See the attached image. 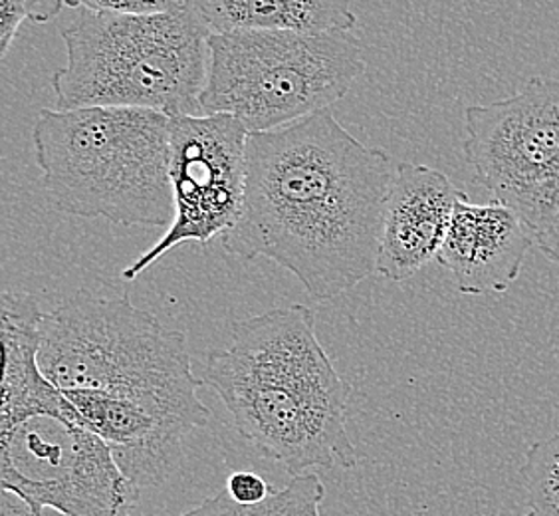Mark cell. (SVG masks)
I'll list each match as a JSON object with an SVG mask.
<instances>
[{
	"label": "cell",
	"instance_id": "obj_14",
	"mask_svg": "<svg viewBox=\"0 0 559 516\" xmlns=\"http://www.w3.org/2000/svg\"><path fill=\"white\" fill-rule=\"evenodd\" d=\"M323 499L322 479L316 473H306L292 477L290 483L274 491L262 505L240 506L226 493H218L181 516H322Z\"/></svg>",
	"mask_w": 559,
	"mask_h": 516
},
{
	"label": "cell",
	"instance_id": "obj_16",
	"mask_svg": "<svg viewBox=\"0 0 559 516\" xmlns=\"http://www.w3.org/2000/svg\"><path fill=\"white\" fill-rule=\"evenodd\" d=\"M64 7L60 0H0V60L9 55L22 22L55 21Z\"/></svg>",
	"mask_w": 559,
	"mask_h": 516
},
{
	"label": "cell",
	"instance_id": "obj_12",
	"mask_svg": "<svg viewBox=\"0 0 559 516\" xmlns=\"http://www.w3.org/2000/svg\"><path fill=\"white\" fill-rule=\"evenodd\" d=\"M43 318L44 314L33 294H2L0 340L4 352V370L0 431H9L36 415H56L82 423L72 401L44 376L38 364Z\"/></svg>",
	"mask_w": 559,
	"mask_h": 516
},
{
	"label": "cell",
	"instance_id": "obj_6",
	"mask_svg": "<svg viewBox=\"0 0 559 516\" xmlns=\"http://www.w3.org/2000/svg\"><path fill=\"white\" fill-rule=\"evenodd\" d=\"M354 33L211 34L203 116H233L248 136L325 112L366 72Z\"/></svg>",
	"mask_w": 559,
	"mask_h": 516
},
{
	"label": "cell",
	"instance_id": "obj_4",
	"mask_svg": "<svg viewBox=\"0 0 559 516\" xmlns=\"http://www.w3.org/2000/svg\"><path fill=\"white\" fill-rule=\"evenodd\" d=\"M78 11L62 28L66 64L52 75L56 109L133 108L167 118L203 116L201 96L209 72V38L197 2L181 0L173 11L119 16Z\"/></svg>",
	"mask_w": 559,
	"mask_h": 516
},
{
	"label": "cell",
	"instance_id": "obj_3",
	"mask_svg": "<svg viewBox=\"0 0 559 516\" xmlns=\"http://www.w3.org/2000/svg\"><path fill=\"white\" fill-rule=\"evenodd\" d=\"M38 364L62 394L131 399L189 433L211 420L185 333L165 328L128 296L80 289L44 314Z\"/></svg>",
	"mask_w": 559,
	"mask_h": 516
},
{
	"label": "cell",
	"instance_id": "obj_8",
	"mask_svg": "<svg viewBox=\"0 0 559 516\" xmlns=\"http://www.w3.org/2000/svg\"><path fill=\"white\" fill-rule=\"evenodd\" d=\"M0 484L34 513L66 516H131L140 499L108 443L56 415L0 431Z\"/></svg>",
	"mask_w": 559,
	"mask_h": 516
},
{
	"label": "cell",
	"instance_id": "obj_15",
	"mask_svg": "<svg viewBox=\"0 0 559 516\" xmlns=\"http://www.w3.org/2000/svg\"><path fill=\"white\" fill-rule=\"evenodd\" d=\"M526 516H559V433L536 442L522 467Z\"/></svg>",
	"mask_w": 559,
	"mask_h": 516
},
{
	"label": "cell",
	"instance_id": "obj_20",
	"mask_svg": "<svg viewBox=\"0 0 559 516\" xmlns=\"http://www.w3.org/2000/svg\"><path fill=\"white\" fill-rule=\"evenodd\" d=\"M536 245L546 257L556 262L559 267V213L554 216V221L549 223L548 228L536 237Z\"/></svg>",
	"mask_w": 559,
	"mask_h": 516
},
{
	"label": "cell",
	"instance_id": "obj_1",
	"mask_svg": "<svg viewBox=\"0 0 559 516\" xmlns=\"http://www.w3.org/2000/svg\"><path fill=\"white\" fill-rule=\"evenodd\" d=\"M397 163L330 109L248 136L245 207L223 247L242 260H274L313 301H334L377 272Z\"/></svg>",
	"mask_w": 559,
	"mask_h": 516
},
{
	"label": "cell",
	"instance_id": "obj_19",
	"mask_svg": "<svg viewBox=\"0 0 559 516\" xmlns=\"http://www.w3.org/2000/svg\"><path fill=\"white\" fill-rule=\"evenodd\" d=\"M0 516H66L58 513L55 508H44L43 513H34L31 506L26 505L22 499L12 495L9 491L0 493Z\"/></svg>",
	"mask_w": 559,
	"mask_h": 516
},
{
	"label": "cell",
	"instance_id": "obj_2",
	"mask_svg": "<svg viewBox=\"0 0 559 516\" xmlns=\"http://www.w3.org/2000/svg\"><path fill=\"white\" fill-rule=\"evenodd\" d=\"M233 344L206 352L205 386L233 415L238 435L292 477L310 469H354L347 431L354 387L337 374L304 304L230 326Z\"/></svg>",
	"mask_w": 559,
	"mask_h": 516
},
{
	"label": "cell",
	"instance_id": "obj_7",
	"mask_svg": "<svg viewBox=\"0 0 559 516\" xmlns=\"http://www.w3.org/2000/svg\"><path fill=\"white\" fill-rule=\"evenodd\" d=\"M463 151L495 201L534 237L559 213V72L532 75L516 94L464 112Z\"/></svg>",
	"mask_w": 559,
	"mask_h": 516
},
{
	"label": "cell",
	"instance_id": "obj_11",
	"mask_svg": "<svg viewBox=\"0 0 559 516\" xmlns=\"http://www.w3.org/2000/svg\"><path fill=\"white\" fill-rule=\"evenodd\" d=\"M534 243V233L512 209L495 199L471 203L466 197L456 204L437 260L459 292L500 294L520 279Z\"/></svg>",
	"mask_w": 559,
	"mask_h": 516
},
{
	"label": "cell",
	"instance_id": "obj_18",
	"mask_svg": "<svg viewBox=\"0 0 559 516\" xmlns=\"http://www.w3.org/2000/svg\"><path fill=\"white\" fill-rule=\"evenodd\" d=\"M90 11L109 12L119 16H151L169 12L181 0H80Z\"/></svg>",
	"mask_w": 559,
	"mask_h": 516
},
{
	"label": "cell",
	"instance_id": "obj_17",
	"mask_svg": "<svg viewBox=\"0 0 559 516\" xmlns=\"http://www.w3.org/2000/svg\"><path fill=\"white\" fill-rule=\"evenodd\" d=\"M274 491L276 489L264 477L252 471H237L226 479V495L240 506L262 505Z\"/></svg>",
	"mask_w": 559,
	"mask_h": 516
},
{
	"label": "cell",
	"instance_id": "obj_9",
	"mask_svg": "<svg viewBox=\"0 0 559 516\" xmlns=\"http://www.w3.org/2000/svg\"><path fill=\"white\" fill-rule=\"evenodd\" d=\"M248 131L233 116L171 119V177L175 216L165 235L121 272L135 280L183 243L209 245L237 225L247 194Z\"/></svg>",
	"mask_w": 559,
	"mask_h": 516
},
{
	"label": "cell",
	"instance_id": "obj_5",
	"mask_svg": "<svg viewBox=\"0 0 559 516\" xmlns=\"http://www.w3.org/2000/svg\"><path fill=\"white\" fill-rule=\"evenodd\" d=\"M34 160L60 213L171 226V118L133 108L40 109Z\"/></svg>",
	"mask_w": 559,
	"mask_h": 516
},
{
	"label": "cell",
	"instance_id": "obj_13",
	"mask_svg": "<svg viewBox=\"0 0 559 516\" xmlns=\"http://www.w3.org/2000/svg\"><path fill=\"white\" fill-rule=\"evenodd\" d=\"M213 34L257 33L332 34L354 33L355 12L344 2L328 0H197Z\"/></svg>",
	"mask_w": 559,
	"mask_h": 516
},
{
	"label": "cell",
	"instance_id": "obj_10",
	"mask_svg": "<svg viewBox=\"0 0 559 516\" xmlns=\"http://www.w3.org/2000/svg\"><path fill=\"white\" fill-rule=\"evenodd\" d=\"M466 197L439 169L399 162L383 211L377 274L403 282L439 257L456 204Z\"/></svg>",
	"mask_w": 559,
	"mask_h": 516
}]
</instances>
